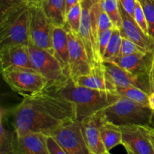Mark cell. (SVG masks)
<instances>
[{
  "mask_svg": "<svg viewBox=\"0 0 154 154\" xmlns=\"http://www.w3.org/2000/svg\"><path fill=\"white\" fill-rule=\"evenodd\" d=\"M81 4L78 3L72 8L66 15V24L65 28L78 35L79 32L81 20Z\"/></svg>",
  "mask_w": 154,
  "mask_h": 154,
  "instance_id": "484cf974",
  "label": "cell"
},
{
  "mask_svg": "<svg viewBox=\"0 0 154 154\" xmlns=\"http://www.w3.org/2000/svg\"><path fill=\"white\" fill-rule=\"evenodd\" d=\"M114 29H110L105 30L103 32L101 33L99 35V38H98V45H99V54H100L102 59L103 58L104 54H105V51L107 49L109 41L111 39V35H112V32ZM103 60V59H102Z\"/></svg>",
  "mask_w": 154,
  "mask_h": 154,
  "instance_id": "4dcf8cb0",
  "label": "cell"
},
{
  "mask_svg": "<svg viewBox=\"0 0 154 154\" xmlns=\"http://www.w3.org/2000/svg\"><path fill=\"white\" fill-rule=\"evenodd\" d=\"M69 38V73L72 79L91 72L92 66L82 42L75 33L67 29Z\"/></svg>",
  "mask_w": 154,
  "mask_h": 154,
  "instance_id": "8fae6325",
  "label": "cell"
},
{
  "mask_svg": "<svg viewBox=\"0 0 154 154\" xmlns=\"http://www.w3.org/2000/svg\"><path fill=\"white\" fill-rule=\"evenodd\" d=\"M149 105L154 111V92L150 93V96H149Z\"/></svg>",
  "mask_w": 154,
  "mask_h": 154,
  "instance_id": "8d00e7d4",
  "label": "cell"
},
{
  "mask_svg": "<svg viewBox=\"0 0 154 154\" xmlns=\"http://www.w3.org/2000/svg\"><path fill=\"white\" fill-rule=\"evenodd\" d=\"M1 71L11 69H34L30 60L29 45H5L0 48Z\"/></svg>",
  "mask_w": 154,
  "mask_h": 154,
  "instance_id": "7c38bea8",
  "label": "cell"
},
{
  "mask_svg": "<svg viewBox=\"0 0 154 154\" xmlns=\"http://www.w3.org/2000/svg\"><path fill=\"white\" fill-rule=\"evenodd\" d=\"M15 154H51L47 144V135L38 132L15 133Z\"/></svg>",
  "mask_w": 154,
  "mask_h": 154,
  "instance_id": "2e32d148",
  "label": "cell"
},
{
  "mask_svg": "<svg viewBox=\"0 0 154 154\" xmlns=\"http://www.w3.org/2000/svg\"><path fill=\"white\" fill-rule=\"evenodd\" d=\"M17 135L38 132L51 135L64 125L77 121L76 107L63 96L48 91L23 97L12 111Z\"/></svg>",
  "mask_w": 154,
  "mask_h": 154,
  "instance_id": "6da1fadb",
  "label": "cell"
},
{
  "mask_svg": "<svg viewBox=\"0 0 154 154\" xmlns=\"http://www.w3.org/2000/svg\"><path fill=\"white\" fill-rule=\"evenodd\" d=\"M81 20L78 35L82 42L92 68L104 63L98 45V18L100 0H81Z\"/></svg>",
  "mask_w": 154,
  "mask_h": 154,
  "instance_id": "277c9868",
  "label": "cell"
},
{
  "mask_svg": "<svg viewBox=\"0 0 154 154\" xmlns=\"http://www.w3.org/2000/svg\"><path fill=\"white\" fill-rule=\"evenodd\" d=\"M147 126H149L150 127H151L152 129H154V111H153V113H152L151 117H150V122H149V123Z\"/></svg>",
  "mask_w": 154,
  "mask_h": 154,
  "instance_id": "74e56055",
  "label": "cell"
},
{
  "mask_svg": "<svg viewBox=\"0 0 154 154\" xmlns=\"http://www.w3.org/2000/svg\"><path fill=\"white\" fill-rule=\"evenodd\" d=\"M51 135L67 154H91L84 138L81 122L64 125Z\"/></svg>",
  "mask_w": 154,
  "mask_h": 154,
  "instance_id": "9c48e42d",
  "label": "cell"
},
{
  "mask_svg": "<svg viewBox=\"0 0 154 154\" xmlns=\"http://www.w3.org/2000/svg\"><path fill=\"white\" fill-rule=\"evenodd\" d=\"M81 0H66V11H67V13L69 12V11L73 7V6H75V5H77L78 3L81 2Z\"/></svg>",
  "mask_w": 154,
  "mask_h": 154,
  "instance_id": "d590c367",
  "label": "cell"
},
{
  "mask_svg": "<svg viewBox=\"0 0 154 154\" xmlns=\"http://www.w3.org/2000/svg\"><path fill=\"white\" fill-rule=\"evenodd\" d=\"M140 2L147 19L148 35L154 39V0H141Z\"/></svg>",
  "mask_w": 154,
  "mask_h": 154,
  "instance_id": "4316f807",
  "label": "cell"
},
{
  "mask_svg": "<svg viewBox=\"0 0 154 154\" xmlns=\"http://www.w3.org/2000/svg\"><path fill=\"white\" fill-rule=\"evenodd\" d=\"M153 110L149 105L120 96L114 103L99 114L108 121L117 126L137 124L148 125Z\"/></svg>",
  "mask_w": 154,
  "mask_h": 154,
  "instance_id": "5b68a950",
  "label": "cell"
},
{
  "mask_svg": "<svg viewBox=\"0 0 154 154\" xmlns=\"http://www.w3.org/2000/svg\"><path fill=\"white\" fill-rule=\"evenodd\" d=\"M99 130L105 149L110 152L114 147L122 144V132L120 126L104 119L98 113Z\"/></svg>",
  "mask_w": 154,
  "mask_h": 154,
  "instance_id": "44dd1931",
  "label": "cell"
},
{
  "mask_svg": "<svg viewBox=\"0 0 154 154\" xmlns=\"http://www.w3.org/2000/svg\"><path fill=\"white\" fill-rule=\"evenodd\" d=\"M122 45V35L119 29L114 28L107 49L103 56V62L113 61L120 56Z\"/></svg>",
  "mask_w": 154,
  "mask_h": 154,
  "instance_id": "d4e9b609",
  "label": "cell"
},
{
  "mask_svg": "<svg viewBox=\"0 0 154 154\" xmlns=\"http://www.w3.org/2000/svg\"><path fill=\"white\" fill-rule=\"evenodd\" d=\"M100 8L109 16L114 28L121 29L122 17L118 0H100Z\"/></svg>",
  "mask_w": 154,
  "mask_h": 154,
  "instance_id": "cb8c5ba5",
  "label": "cell"
},
{
  "mask_svg": "<svg viewBox=\"0 0 154 154\" xmlns=\"http://www.w3.org/2000/svg\"><path fill=\"white\" fill-rule=\"evenodd\" d=\"M152 53H137L128 56H119L114 63L133 75L148 78Z\"/></svg>",
  "mask_w": 154,
  "mask_h": 154,
  "instance_id": "e0dca14e",
  "label": "cell"
},
{
  "mask_svg": "<svg viewBox=\"0 0 154 154\" xmlns=\"http://www.w3.org/2000/svg\"><path fill=\"white\" fill-rule=\"evenodd\" d=\"M2 75L12 90L23 97L38 94L48 86L46 78L35 69H7L2 71Z\"/></svg>",
  "mask_w": 154,
  "mask_h": 154,
  "instance_id": "8992f818",
  "label": "cell"
},
{
  "mask_svg": "<svg viewBox=\"0 0 154 154\" xmlns=\"http://www.w3.org/2000/svg\"><path fill=\"white\" fill-rule=\"evenodd\" d=\"M106 154H111V153H110V152H108V153H107Z\"/></svg>",
  "mask_w": 154,
  "mask_h": 154,
  "instance_id": "60d3db41",
  "label": "cell"
},
{
  "mask_svg": "<svg viewBox=\"0 0 154 154\" xmlns=\"http://www.w3.org/2000/svg\"><path fill=\"white\" fill-rule=\"evenodd\" d=\"M72 80L76 85L117 93V86L105 70L104 63L92 68L91 72L89 75L80 76Z\"/></svg>",
  "mask_w": 154,
  "mask_h": 154,
  "instance_id": "9a60e30c",
  "label": "cell"
},
{
  "mask_svg": "<svg viewBox=\"0 0 154 154\" xmlns=\"http://www.w3.org/2000/svg\"><path fill=\"white\" fill-rule=\"evenodd\" d=\"M153 132H154V129H153Z\"/></svg>",
  "mask_w": 154,
  "mask_h": 154,
  "instance_id": "7bdbcfd3",
  "label": "cell"
},
{
  "mask_svg": "<svg viewBox=\"0 0 154 154\" xmlns=\"http://www.w3.org/2000/svg\"><path fill=\"white\" fill-rule=\"evenodd\" d=\"M134 19L136 21L137 23L141 26L143 31L148 35V25H147V19H146L145 14H144V10H143L142 5L141 2L137 0L136 5L135 8V14H134Z\"/></svg>",
  "mask_w": 154,
  "mask_h": 154,
  "instance_id": "f1b7e54d",
  "label": "cell"
},
{
  "mask_svg": "<svg viewBox=\"0 0 154 154\" xmlns=\"http://www.w3.org/2000/svg\"><path fill=\"white\" fill-rule=\"evenodd\" d=\"M83 133L91 154H106L99 130V118L97 114L81 122Z\"/></svg>",
  "mask_w": 154,
  "mask_h": 154,
  "instance_id": "ac0fdd59",
  "label": "cell"
},
{
  "mask_svg": "<svg viewBox=\"0 0 154 154\" xmlns=\"http://www.w3.org/2000/svg\"><path fill=\"white\" fill-rule=\"evenodd\" d=\"M148 78L150 90H151V93H153V92H154V50L153 53H152L151 61H150V69H149Z\"/></svg>",
  "mask_w": 154,
  "mask_h": 154,
  "instance_id": "836d02e7",
  "label": "cell"
},
{
  "mask_svg": "<svg viewBox=\"0 0 154 154\" xmlns=\"http://www.w3.org/2000/svg\"><path fill=\"white\" fill-rule=\"evenodd\" d=\"M41 4L54 26H66L67 15L66 0H41Z\"/></svg>",
  "mask_w": 154,
  "mask_h": 154,
  "instance_id": "ffe728a7",
  "label": "cell"
},
{
  "mask_svg": "<svg viewBox=\"0 0 154 154\" xmlns=\"http://www.w3.org/2000/svg\"><path fill=\"white\" fill-rule=\"evenodd\" d=\"M138 1H139V2H141V0H138Z\"/></svg>",
  "mask_w": 154,
  "mask_h": 154,
  "instance_id": "b9f144b4",
  "label": "cell"
},
{
  "mask_svg": "<svg viewBox=\"0 0 154 154\" xmlns=\"http://www.w3.org/2000/svg\"><path fill=\"white\" fill-rule=\"evenodd\" d=\"M119 5L122 17V28L120 29L121 35L129 38L147 52H153L154 39L143 31L133 17L125 10L120 2Z\"/></svg>",
  "mask_w": 154,
  "mask_h": 154,
  "instance_id": "4fadbf2b",
  "label": "cell"
},
{
  "mask_svg": "<svg viewBox=\"0 0 154 154\" xmlns=\"http://www.w3.org/2000/svg\"><path fill=\"white\" fill-rule=\"evenodd\" d=\"M148 128H149V130H150V133H151L152 136H153V142H154V132H153V129H152V128H151V127H150V126H148Z\"/></svg>",
  "mask_w": 154,
  "mask_h": 154,
  "instance_id": "f35d334b",
  "label": "cell"
},
{
  "mask_svg": "<svg viewBox=\"0 0 154 154\" xmlns=\"http://www.w3.org/2000/svg\"><path fill=\"white\" fill-rule=\"evenodd\" d=\"M7 113L1 111V134L0 154H15V131H11L7 126Z\"/></svg>",
  "mask_w": 154,
  "mask_h": 154,
  "instance_id": "7402d4cb",
  "label": "cell"
},
{
  "mask_svg": "<svg viewBox=\"0 0 154 154\" xmlns=\"http://www.w3.org/2000/svg\"><path fill=\"white\" fill-rule=\"evenodd\" d=\"M47 144L51 154H67L51 135H47Z\"/></svg>",
  "mask_w": 154,
  "mask_h": 154,
  "instance_id": "1f68e13d",
  "label": "cell"
},
{
  "mask_svg": "<svg viewBox=\"0 0 154 154\" xmlns=\"http://www.w3.org/2000/svg\"><path fill=\"white\" fill-rule=\"evenodd\" d=\"M141 52L150 53L146 51L145 50L141 48V47L138 46L137 44H135V42L131 41L128 38L122 36V45L121 48H120V56H128Z\"/></svg>",
  "mask_w": 154,
  "mask_h": 154,
  "instance_id": "83f0119b",
  "label": "cell"
},
{
  "mask_svg": "<svg viewBox=\"0 0 154 154\" xmlns=\"http://www.w3.org/2000/svg\"><path fill=\"white\" fill-rule=\"evenodd\" d=\"M104 66L105 70L116 86L123 87H138L149 94L151 93L148 78L133 75L114 62H104Z\"/></svg>",
  "mask_w": 154,
  "mask_h": 154,
  "instance_id": "5bb4252c",
  "label": "cell"
},
{
  "mask_svg": "<svg viewBox=\"0 0 154 154\" xmlns=\"http://www.w3.org/2000/svg\"><path fill=\"white\" fill-rule=\"evenodd\" d=\"M122 145L138 154H154V142L147 125L120 126Z\"/></svg>",
  "mask_w": 154,
  "mask_h": 154,
  "instance_id": "30bf717a",
  "label": "cell"
},
{
  "mask_svg": "<svg viewBox=\"0 0 154 154\" xmlns=\"http://www.w3.org/2000/svg\"><path fill=\"white\" fill-rule=\"evenodd\" d=\"M31 4L1 3L0 47L11 45H29Z\"/></svg>",
  "mask_w": 154,
  "mask_h": 154,
  "instance_id": "3957f363",
  "label": "cell"
},
{
  "mask_svg": "<svg viewBox=\"0 0 154 154\" xmlns=\"http://www.w3.org/2000/svg\"><path fill=\"white\" fill-rule=\"evenodd\" d=\"M41 2V0H2V2L8 3V4H14V3H36Z\"/></svg>",
  "mask_w": 154,
  "mask_h": 154,
  "instance_id": "e575fe53",
  "label": "cell"
},
{
  "mask_svg": "<svg viewBox=\"0 0 154 154\" xmlns=\"http://www.w3.org/2000/svg\"><path fill=\"white\" fill-rule=\"evenodd\" d=\"M54 26L42 8L41 2L30 6L29 44L54 54L53 48Z\"/></svg>",
  "mask_w": 154,
  "mask_h": 154,
  "instance_id": "ba28073f",
  "label": "cell"
},
{
  "mask_svg": "<svg viewBox=\"0 0 154 154\" xmlns=\"http://www.w3.org/2000/svg\"><path fill=\"white\" fill-rule=\"evenodd\" d=\"M121 5L124 8L125 10L134 17L135 8L137 0H118Z\"/></svg>",
  "mask_w": 154,
  "mask_h": 154,
  "instance_id": "d6a6232c",
  "label": "cell"
},
{
  "mask_svg": "<svg viewBox=\"0 0 154 154\" xmlns=\"http://www.w3.org/2000/svg\"><path fill=\"white\" fill-rule=\"evenodd\" d=\"M117 93L121 97L126 98L143 105H149L150 94L138 87H123L117 86Z\"/></svg>",
  "mask_w": 154,
  "mask_h": 154,
  "instance_id": "603a6c76",
  "label": "cell"
},
{
  "mask_svg": "<svg viewBox=\"0 0 154 154\" xmlns=\"http://www.w3.org/2000/svg\"><path fill=\"white\" fill-rule=\"evenodd\" d=\"M53 48L54 54L60 62L63 70L68 76L69 73V38L65 27L54 26L53 29Z\"/></svg>",
  "mask_w": 154,
  "mask_h": 154,
  "instance_id": "d6986e66",
  "label": "cell"
},
{
  "mask_svg": "<svg viewBox=\"0 0 154 154\" xmlns=\"http://www.w3.org/2000/svg\"><path fill=\"white\" fill-rule=\"evenodd\" d=\"M44 91L60 95L73 102L76 107L77 121L78 122L84 121L85 119L98 114L120 97L117 93L113 92L76 85L72 78L60 85L46 88Z\"/></svg>",
  "mask_w": 154,
  "mask_h": 154,
  "instance_id": "7a4b0ae2",
  "label": "cell"
},
{
  "mask_svg": "<svg viewBox=\"0 0 154 154\" xmlns=\"http://www.w3.org/2000/svg\"><path fill=\"white\" fill-rule=\"evenodd\" d=\"M126 152H127V154H138L136 153H135V152L132 151V150H130L129 149H126Z\"/></svg>",
  "mask_w": 154,
  "mask_h": 154,
  "instance_id": "ab89813d",
  "label": "cell"
},
{
  "mask_svg": "<svg viewBox=\"0 0 154 154\" xmlns=\"http://www.w3.org/2000/svg\"><path fill=\"white\" fill-rule=\"evenodd\" d=\"M114 28V26L111 20L110 19L109 16L105 11L101 10L98 18V35H99L105 30Z\"/></svg>",
  "mask_w": 154,
  "mask_h": 154,
  "instance_id": "f546056e",
  "label": "cell"
},
{
  "mask_svg": "<svg viewBox=\"0 0 154 154\" xmlns=\"http://www.w3.org/2000/svg\"><path fill=\"white\" fill-rule=\"evenodd\" d=\"M29 50L33 69L48 81L46 88L60 85L70 78L64 72L54 54L30 44Z\"/></svg>",
  "mask_w": 154,
  "mask_h": 154,
  "instance_id": "52a82bcc",
  "label": "cell"
}]
</instances>
